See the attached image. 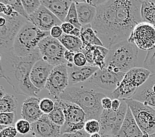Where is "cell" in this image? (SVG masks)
Listing matches in <instances>:
<instances>
[{
    "mask_svg": "<svg viewBox=\"0 0 155 137\" xmlns=\"http://www.w3.org/2000/svg\"><path fill=\"white\" fill-rule=\"evenodd\" d=\"M142 1L106 0L97 7L91 26L103 45L110 50L127 40L137 25L143 22Z\"/></svg>",
    "mask_w": 155,
    "mask_h": 137,
    "instance_id": "cell-1",
    "label": "cell"
},
{
    "mask_svg": "<svg viewBox=\"0 0 155 137\" xmlns=\"http://www.w3.org/2000/svg\"><path fill=\"white\" fill-rule=\"evenodd\" d=\"M41 60L39 50L28 56L21 57L15 54L12 48L1 51L0 75L17 94L27 97H37L41 91L32 83L30 78L33 65Z\"/></svg>",
    "mask_w": 155,
    "mask_h": 137,
    "instance_id": "cell-2",
    "label": "cell"
},
{
    "mask_svg": "<svg viewBox=\"0 0 155 137\" xmlns=\"http://www.w3.org/2000/svg\"><path fill=\"white\" fill-rule=\"evenodd\" d=\"M106 96L110 97V94L88 82H84L69 85L59 99L79 106L85 113L87 121H99L104 111L102 106V99Z\"/></svg>",
    "mask_w": 155,
    "mask_h": 137,
    "instance_id": "cell-3",
    "label": "cell"
},
{
    "mask_svg": "<svg viewBox=\"0 0 155 137\" xmlns=\"http://www.w3.org/2000/svg\"><path fill=\"white\" fill-rule=\"evenodd\" d=\"M138 48L128 40L112 46L106 60V68L115 73H126L135 67L137 63Z\"/></svg>",
    "mask_w": 155,
    "mask_h": 137,
    "instance_id": "cell-4",
    "label": "cell"
},
{
    "mask_svg": "<svg viewBox=\"0 0 155 137\" xmlns=\"http://www.w3.org/2000/svg\"><path fill=\"white\" fill-rule=\"evenodd\" d=\"M50 32H43L27 21L16 37L12 50L17 56L25 57L35 54L38 50V44Z\"/></svg>",
    "mask_w": 155,
    "mask_h": 137,
    "instance_id": "cell-5",
    "label": "cell"
},
{
    "mask_svg": "<svg viewBox=\"0 0 155 137\" xmlns=\"http://www.w3.org/2000/svg\"><path fill=\"white\" fill-rule=\"evenodd\" d=\"M151 73L145 68L135 67L125 73L124 79L117 89L110 94L112 100L115 99H130L137 88L145 83Z\"/></svg>",
    "mask_w": 155,
    "mask_h": 137,
    "instance_id": "cell-6",
    "label": "cell"
},
{
    "mask_svg": "<svg viewBox=\"0 0 155 137\" xmlns=\"http://www.w3.org/2000/svg\"><path fill=\"white\" fill-rule=\"evenodd\" d=\"M124 100L142 131L143 137H149L155 134V109L153 107L131 98Z\"/></svg>",
    "mask_w": 155,
    "mask_h": 137,
    "instance_id": "cell-7",
    "label": "cell"
},
{
    "mask_svg": "<svg viewBox=\"0 0 155 137\" xmlns=\"http://www.w3.org/2000/svg\"><path fill=\"white\" fill-rule=\"evenodd\" d=\"M128 108L127 103L121 99L120 108L117 112L104 109L99 119L102 137H116L125 119Z\"/></svg>",
    "mask_w": 155,
    "mask_h": 137,
    "instance_id": "cell-8",
    "label": "cell"
},
{
    "mask_svg": "<svg viewBox=\"0 0 155 137\" xmlns=\"http://www.w3.org/2000/svg\"><path fill=\"white\" fill-rule=\"evenodd\" d=\"M38 50L41 60L50 65L56 67L68 64L64 58L67 50L58 39L54 38L50 35L46 36L38 44Z\"/></svg>",
    "mask_w": 155,
    "mask_h": 137,
    "instance_id": "cell-9",
    "label": "cell"
},
{
    "mask_svg": "<svg viewBox=\"0 0 155 137\" xmlns=\"http://www.w3.org/2000/svg\"><path fill=\"white\" fill-rule=\"evenodd\" d=\"M59 100L64 108L65 117V124L61 127V134L75 132L84 129L87 121L84 111L75 103L60 99Z\"/></svg>",
    "mask_w": 155,
    "mask_h": 137,
    "instance_id": "cell-10",
    "label": "cell"
},
{
    "mask_svg": "<svg viewBox=\"0 0 155 137\" xmlns=\"http://www.w3.org/2000/svg\"><path fill=\"white\" fill-rule=\"evenodd\" d=\"M3 15L6 18V23L3 27H0L1 51L12 49L18 33L28 21L16 11L14 12L12 17Z\"/></svg>",
    "mask_w": 155,
    "mask_h": 137,
    "instance_id": "cell-11",
    "label": "cell"
},
{
    "mask_svg": "<svg viewBox=\"0 0 155 137\" xmlns=\"http://www.w3.org/2000/svg\"><path fill=\"white\" fill-rule=\"evenodd\" d=\"M125 73H115L106 68L98 69L87 82L98 88L108 94H111L120 86Z\"/></svg>",
    "mask_w": 155,
    "mask_h": 137,
    "instance_id": "cell-12",
    "label": "cell"
},
{
    "mask_svg": "<svg viewBox=\"0 0 155 137\" xmlns=\"http://www.w3.org/2000/svg\"><path fill=\"white\" fill-rule=\"evenodd\" d=\"M127 40L143 51H149L154 49L155 26L141 22L135 27Z\"/></svg>",
    "mask_w": 155,
    "mask_h": 137,
    "instance_id": "cell-13",
    "label": "cell"
},
{
    "mask_svg": "<svg viewBox=\"0 0 155 137\" xmlns=\"http://www.w3.org/2000/svg\"><path fill=\"white\" fill-rule=\"evenodd\" d=\"M69 86L67 65L54 67L47 80L45 88L55 100L60 98Z\"/></svg>",
    "mask_w": 155,
    "mask_h": 137,
    "instance_id": "cell-14",
    "label": "cell"
},
{
    "mask_svg": "<svg viewBox=\"0 0 155 137\" xmlns=\"http://www.w3.org/2000/svg\"><path fill=\"white\" fill-rule=\"evenodd\" d=\"M28 21L43 32H50L55 26H61L63 23L43 5L36 12L29 16Z\"/></svg>",
    "mask_w": 155,
    "mask_h": 137,
    "instance_id": "cell-15",
    "label": "cell"
},
{
    "mask_svg": "<svg viewBox=\"0 0 155 137\" xmlns=\"http://www.w3.org/2000/svg\"><path fill=\"white\" fill-rule=\"evenodd\" d=\"M61 127L54 123L48 115H43L40 119L31 123V131L29 134L35 137H60Z\"/></svg>",
    "mask_w": 155,
    "mask_h": 137,
    "instance_id": "cell-16",
    "label": "cell"
},
{
    "mask_svg": "<svg viewBox=\"0 0 155 137\" xmlns=\"http://www.w3.org/2000/svg\"><path fill=\"white\" fill-rule=\"evenodd\" d=\"M54 67L48 63L40 60L33 65L30 78L33 85L38 89L42 90L45 88L47 80Z\"/></svg>",
    "mask_w": 155,
    "mask_h": 137,
    "instance_id": "cell-17",
    "label": "cell"
},
{
    "mask_svg": "<svg viewBox=\"0 0 155 137\" xmlns=\"http://www.w3.org/2000/svg\"><path fill=\"white\" fill-rule=\"evenodd\" d=\"M131 99L147 106L155 107V75L151 74L146 82L137 88Z\"/></svg>",
    "mask_w": 155,
    "mask_h": 137,
    "instance_id": "cell-18",
    "label": "cell"
},
{
    "mask_svg": "<svg viewBox=\"0 0 155 137\" xmlns=\"http://www.w3.org/2000/svg\"><path fill=\"white\" fill-rule=\"evenodd\" d=\"M69 85L83 83L90 79L94 73L99 69L95 66L87 65L84 67H77L74 64H68Z\"/></svg>",
    "mask_w": 155,
    "mask_h": 137,
    "instance_id": "cell-19",
    "label": "cell"
},
{
    "mask_svg": "<svg viewBox=\"0 0 155 137\" xmlns=\"http://www.w3.org/2000/svg\"><path fill=\"white\" fill-rule=\"evenodd\" d=\"M40 100L41 98L38 97H28L26 99L21 107L22 119L33 123L44 115L40 108Z\"/></svg>",
    "mask_w": 155,
    "mask_h": 137,
    "instance_id": "cell-20",
    "label": "cell"
},
{
    "mask_svg": "<svg viewBox=\"0 0 155 137\" xmlns=\"http://www.w3.org/2000/svg\"><path fill=\"white\" fill-rule=\"evenodd\" d=\"M116 137H143V133L137 123L129 106L124 123Z\"/></svg>",
    "mask_w": 155,
    "mask_h": 137,
    "instance_id": "cell-21",
    "label": "cell"
},
{
    "mask_svg": "<svg viewBox=\"0 0 155 137\" xmlns=\"http://www.w3.org/2000/svg\"><path fill=\"white\" fill-rule=\"evenodd\" d=\"M41 4L64 23L73 1L71 0H41Z\"/></svg>",
    "mask_w": 155,
    "mask_h": 137,
    "instance_id": "cell-22",
    "label": "cell"
},
{
    "mask_svg": "<svg viewBox=\"0 0 155 137\" xmlns=\"http://www.w3.org/2000/svg\"><path fill=\"white\" fill-rule=\"evenodd\" d=\"M76 5L79 23L82 27L92 24L97 15V8L86 1H73Z\"/></svg>",
    "mask_w": 155,
    "mask_h": 137,
    "instance_id": "cell-23",
    "label": "cell"
},
{
    "mask_svg": "<svg viewBox=\"0 0 155 137\" xmlns=\"http://www.w3.org/2000/svg\"><path fill=\"white\" fill-rule=\"evenodd\" d=\"M80 38L83 44V49L88 46H104L102 41L98 38L97 34L92 28L91 24L82 27L81 29Z\"/></svg>",
    "mask_w": 155,
    "mask_h": 137,
    "instance_id": "cell-24",
    "label": "cell"
},
{
    "mask_svg": "<svg viewBox=\"0 0 155 137\" xmlns=\"http://www.w3.org/2000/svg\"><path fill=\"white\" fill-rule=\"evenodd\" d=\"M58 40L66 50L75 53L82 52L83 50V42L78 37L64 34Z\"/></svg>",
    "mask_w": 155,
    "mask_h": 137,
    "instance_id": "cell-25",
    "label": "cell"
},
{
    "mask_svg": "<svg viewBox=\"0 0 155 137\" xmlns=\"http://www.w3.org/2000/svg\"><path fill=\"white\" fill-rule=\"evenodd\" d=\"M17 98L13 94L7 93L0 99V112L15 113L18 107Z\"/></svg>",
    "mask_w": 155,
    "mask_h": 137,
    "instance_id": "cell-26",
    "label": "cell"
},
{
    "mask_svg": "<svg viewBox=\"0 0 155 137\" xmlns=\"http://www.w3.org/2000/svg\"><path fill=\"white\" fill-rule=\"evenodd\" d=\"M141 18L143 22L155 26V2L153 1H142Z\"/></svg>",
    "mask_w": 155,
    "mask_h": 137,
    "instance_id": "cell-27",
    "label": "cell"
},
{
    "mask_svg": "<svg viewBox=\"0 0 155 137\" xmlns=\"http://www.w3.org/2000/svg\"><path fill=\"white\" fill-rule=\"evenodd\" d=\"M109 52V50L104 46H94L93 54L94 66L97 67L99 69L106 68V60Z\"/></svg>",
    "mask_w": 155,
    "mask_h": 137,
    "instance_id": "cell-28",
    "label": "cell"
},
{
    "mask_svg": "<svg viewBox=\"0 0 155 137\" xmlns=\"http://www.w3.org/2000/svg\"><path fill=\"white\" fill-rule=\"evenodd\" d=\"M50 119L56 125L62 127L65 124V117L64 108L60 102L59 99L55 100V107L50 114L48 115Z\"/></svg>",
    "mask_w": 155,
    "mask_h": 137,
    "instance_id": "cell-29",
    "label": "cell"
},
{
    "mask_svg": "<svg viewBox=\"0 0 155 137\" xmlns=\"http://www.w3.org/2000/svg\"><path fill=\"white\" fill-rule=\"evenodd\" d=\"M65 22L71 23L77 28L81 29V28H82V26H81V24H80L79 21L78 15H77V8H76V5L73 1L71 7H70V9L69 10L68 15L66 17Z\"/></svg>",
    "mask_w": 155,
    "mask_h": 137,
    "instance_id": "cell-30",
    "label": "cell"
},
{
    "mask_svg": "<svg viewBox=\"0 0 155 137\" xmlns=\"http://www.w3.org/2000/svg\"><path fill=\"white\" fill-rule=\"evenodd\" d=\"M0 3L12 5L15 11L19 13L21 16L23 17L26 19H27L28 21L29 20L28 15L25 11L23 5L21 0H0Z\"/></svg>",
    "mask_w": 155,
    "mask_h": 137,
    "instance_id": "cell-31",
    "label": "cell"
},
{
    "mask_svg": "<svg viewBox=\"0 0 155 137\" xmlns=\"http://www.w3.org/2000/svg\"><path fill=\"white\" fill-rule=\"evenodd\" d=\"M144 68L149 70L151 74L155 75V48L148 51L143 61Z\"/></svg>",
    "mask_w": 155,
    "mask_h": 137,
    "instance_id": "cell-32",
    "label": "cell"
},
{
    "mask_svg": "<svg viewBox=\"0 0 155 137\" xmlns=\"http://www.w3.org/2000/svg\"><path fill=\"white\" fill-rule=\"evenodd\" d=\"M21 2L28 16L36 12L42 5L40 0H21Z\"/></svg>",
    "mask_w": 155,
    "mask_h": 137,
    "instance_id": "cell-33",
    "label": "cell"
},
{
    "mask_svg": "<svg viewBox=\"0 0 155 137\" xmlns=\"http://www.w3.org/2000/svg\"><path fill=\"white\" fill-rule=\"evenodd\" d=\"M15 128L18 133L22 135H27L31 132V123L30 122L24 119H19L15 125Z\"/></svg>",
    "mask_w": 155,
    "mask_h": 137,
    "instance_id": "cell-34",
    "label": "cell"
},
{
    "mask_svg": "<svg viewBox=\"0 0 155 137\" xmlns=\"http://www.w3.org/2000/svg\"><path fill=\"white\" fill-rule=\"evenodd\" d=\"M84 130L90 135L95 134V133H99L100 131H101L99 121L97 119L87 121L85 125H84Z\"/></svg>",
    "mask_w": 155,
    "mask_h": 137,
    "instance_id": "cell-35",
    "label": "cell"
},
{
    "mask_svg": "<svg viewBox=\"0 0 155 137\" xmlns=\"http://www.w3.org/2000/svg\"><path fill=\"white\" fill-rule=\"evenodd\" d=\"M55 107V102L48 98L41 99L40 102V108L42 113L45 115L50 114Z\"/></svg>",
    "mask_w": 155,
    "mask_h": 137,
    "instance_id": "cell-36",
    "label": "cell"
},
{
    "mask_svg": "<svg viewBox=\"0 0 155 137\" xmlns=\"http://www.w3.org/2000/svg\"><path fill=\"white\" fill-rule=\"evenodd\" d=\"M15 119V113H0V125L5 126H13Z\"/></svg>",
    "mask_w": 155,
    "mask_h": 137,
    "instance_id": "cell-37",
    "label": "cell"
},
{
    "mask_svg": "<svg viewBox=\"0 0 155 137\" xmlns=\"http://www.w3.org/2000/svg\"><path fill=\"white\" fill-rule=\"evenodd\" d=\"M19 135L15 126H7L0 132V137H17Z\"/></svg>",
    "mask_w": 155,
    "mask_h": 137,
    "instance_id": "cell-38",
    "label": "cell"
},
{
    "mask_svg": "<svg viewBox=\"0 0 155 137\" xmlns=\"http://www.w3.org/2000/svg\"><path fill=\"white\" fill-rule=\"evenodd\" d=\"M73 64L77 67H84L87 65V61L85 55L83 52L76 53L74 57V61Z\"/></svg>",
    "mask_w": 155,
    "mask_h": 137,
    "instance_id": "cell-39",
    "label": "cell"
},
{
    "mask_svg": "<svg viewBox=\"0 0 155 137\" xmlns=\"http://www.w3.org/2000/svg\"><path fill=\"white\" fill-rule=\"evenodd\" d=\"M14 12L15 11L12 5L0 3V14L4 15L7 17H12Z\"/></svg>",
    "mask_w": 155,
    "mask_h": 137,
    "instance_id": "cell-40",
    "label": "cell"
},
{
    "mask_svg": "<svg viewBox=\"0 0 155 137\" xmlns=\"http://www.w3.org/2000/svg\"><path fill=\"white\" fill-rule=\"evenodd\" d=\"M60 137H91V135L83 129L79 131L70 133H64Z\"/></svg>",
    "mask_w": 155,
    "mask_h": 137,
    "instance_id": "cell-41",
    "label": "cell"
},
{
    "mask_svg": "<svg viewBox=\"0 0 155 137\" xmlns=\"http://www.w3.org/2000/svg\"><path fill=\"white\" fill-rule=\"evenodd\" d=\"M50 36H51L54 38H60L64 34V32L62 31L61 26H55V27H54L50 31Z\"/></svg>",
    "mask_w": 155,
    "mask_h": 137,
    "instance_id": "cell-42",
    "label": "cell"
},
{
    "mask_svg": "<svg viewBox=\"0 0 155 137\" xmlns=\"http://www.w3.org/2000/svg\"><path fill=\"white\" fill-rule=\"evenodd\" d=\"M61 28L62 29L63 32H64V34H70L71 32L74 30L75 27L73 24L69 23H67V22H64L61 25Z\"/></svg>",
    "mask_w": 155,
    "mask_h": 137,
    "instance_id": "cell-43",
    "label": "cell"
},
{
    "mask_svg": "<svg viewBox=\"0 0 155 137\" xmlns=\"http://www.w3.org/2000/svg\"><path fill=\"white\" fill-rule=\"evenodd\" d=\"M102 106L105 110H111L112 106V99L108 96L102 99Z\"/></svg>",
    "mask_w": 155,
    "mask_h": 137,
    "instance_id": "cell-44",
    "label": "cell"
},
{
    "mask_svg": "<svg viewBox=\"0 0 155 137\" xmlns=\"http://www.w3.org/2000/svg\"><path fill=\"white\" fill-rule=\"evenodd\" d=\"M76 53L73 52L71 51L66 50L64 54V58L65 61L68 62V64H73L74 61V57Z\"/></svg>",
    "mask_w": 155,
    "mask_h": 137,
    "instance_id": "cell-45",
    "label": "cell"
},
{
    "mask_svg": "<svg viewBox=\"0 0 155 137\" xmlns=\"http://www.w3.org/2000/svg\"><path fill=\"white\" fill-rule=\"evenodd\" d=\"M121 104V99H115L112 100V110L114 112H117L120 108V106Z\"/></svg>",
    "mask_w": 155,
    "mask_h": 137,
    "instance_id": "cell-46",
    "label": "cell"
},
{
    "mask_svg": "<svg viewBox=\"0 0 155 137\" xmlns=\"http://www.w3.org/2000/svg\"><path fill=\"white\" fill-rule=\"evenodd\" d=\"M87 3L90 4L91 5H93L96 8H97L98 6L102 5V3H104L106 0H90V1H86Z\"/></svg>",
    "mask_w": 155,
    "mask_h": 137,
    "instance_id": "cell-47",
    "label": "cell"
},
{
    "mask_svg": "<svg viewBox=\"0 0 155 137\" xmlns=\"http://www.w3.org/2000/svg\"><path fill=\"white\" fill-rule=\"evenodd\" d=\"M70 35L73 36L78 37V38H80V36H81V29L75 28L74 30H73L71 32V34H70Z\"/></svg>",
    "mask_w": 155,
    "mask_h": 137,
    "instance_id": "cell-48",
    "label": "cell"
},
{
    "mask_svg": "<svg viewBox=\"0 0 155 137\" xmlns=\"http://www.w3.org/2000/svg\"><path fill=\"white\" fill-rule=\"evenodd\" d=\"M6 92L4 88H3V87L2 86L1 87H0V99L2 98L3 96H4L5 94H6Z\"/></svg>",
    "mask_w": 155,
    "mask_h": 137,
    "instance_id": "cell-49",
    "label": "cell"
},
{
    "mask_svg": "<svg viewBox=\"0 0 155 137\" xmlns=\"http://www.w3.org/2000/svg\"><path fill=\"white\" fill-rule=\"evenodd\" d=\"M91 137H102V136L100 133H95V134L91 135Z\"/></svg>",
    "mask_w": 155,
    "mask_h": 137,
    "instance_id": "cell-50",
    "label": "cell"
},
{
    "mask_svg": "<svg viewBox=\"0 0 155 137\" xmlns=\"http://www.w3.org/2000/svg\"><path fill=\"white\" fill-rule=\"evenodd\" d=\"M25 137H35V136H32V135H30V134H28V135H25Z\"/></svg>",
    "mask_w": 155,
    "mask_h": 137,
    "instance_id": "cell-51",
    "label": "cell"
},
{
    "mask_svg": "<svg viewBox=\"0 0 155 137\" xmlns=\"http://www.w3.org/2000/svg\"><path fill=\"white\" fill-rule=\"evenodd\" d=\"M25 135H22L19 134V135H17V137H25Z\"/></svg>",
    "mask_w": 155,
    "mask_h": 137,
    "instance_id": "cell-52",
    "label": "cell"
}]
</instances>
